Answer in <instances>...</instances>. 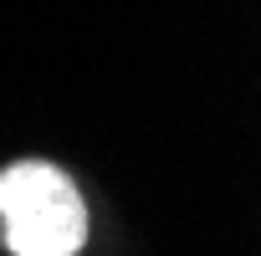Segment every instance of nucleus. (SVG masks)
Returning <instances> with one entry per match:
<instances>
[{
	"mask_svg": "<svg viewBox=\"0 0 261 256\" xmlns=\"http://www.w3.org/2000/svg\"><path fill=\"white\" fill-rule=\"evenodd\" d=\"M0 236L11 256H77L87 241V205L72 174L46 159L0 169Z\"/></svg>",
	"mask_w": 261,
	"mask_h": 256,
	"instance_id": "1",
	"label": "nucleus"
}]
</instances>
